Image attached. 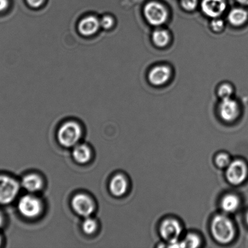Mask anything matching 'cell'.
Listing matches in <instances>:
<instances>
[{
    "label": "cell",
    "instance_id": "6da1fadb",
    "mask_svg": "<svg viewBox=\"0 0 248 248\" xmlns=\"http://www.w3.org/2000/svg\"><path fill=\"white\" fill-rule=\"evenodd\" d=\"M211 232L215 239L220 244H229L234 239V224L227 216H216L211 223Z\"/></svg>",
    "mask_w": 248,
    "mask_h": 248
},
{
    "label": "cell",
    "instance_id": "7a4b0ae2",
    "mask_svg": "<svg viewBox=\"0 0 248 248\" xmlns=\"http://www.w3.org/2000/svg\"><path fill=\"white\" fill-rule=\"evenodd\" d=\"M82 136V130L79 124L75 121H68L60 126L57 139L63 147L69 148L76 145Z\"/></svg>",
    "mask_w": 248,
    "mask_h": 248
},
{
    "label": "cell",
    "instance_id": "3957f363",
    "mask_svg": "<svg viewBox=\"0 0 248 248\" xmlns=\"http://www.w3.org/2000/svg\"><path fill=\"white\" fill-rule=\"evenodd\" d=\"M144 15L147 21L152 26H161L166 23L168 12L164 5L155 1L148 2L144 7Z\"/></svg>",
    "mask_w": 248,
    "mask_h": 248
},
{
    "label": "cell",
    "instance_id": "277c9868",
    "mask_svg": "<svg viewBox=\"0 0 248 248\" xmlns=\"http://www.w3.org/2000/svg\"><path fill=\"white\" fill-rule=\"evenodd\" d=\"M19 191V184L16 179L0 175V204L11 203L18 195Z\"/></svg>",
    "mask_w": 248,
    "mask_h": 248
},
{
    "label": "cell",
    "instance_id": "5b68a950",
    "mask_svg": "<svg viewBox=\"0 0 248 248\" xmlns=\"http://www.w3.org/2000/svg\"><path fill=\"white\" fill-rule=\"evenodd\" d=\"M18 211L24 217L34 218L37 217L43 210L41 201L35 196L26 195L20 199L18 205Z\"/></svg>",
    "mask_w": 248,
    "mask_h": 248
},
{
    "label": "cell",
    "instance_id": "8992f818",
    "mask_svg": "<svg viewBox=\"0 0 248 248\" xmlns=\"http://www.w3.org/2000/svg\"><path fill=\"white\" fill-rule=\"evenodd\" d=\"M182 231L181 224L178 221L173 218H167L164 220L160 226V234L170 245L179 242Z\"/></svg>",
    "mask_w": 248,
    "mask_h": 248
},
{
    "label": "cell",
    "instance_id": "52a82bcc",
    "mask_svg": "<svg viewBox=\"0 0 248 248\" xmlns=\"http://www.w3.org/2000/svg\"><path fill=\"white\" fill-rule=\"evenodd\" d=\"M71 205L75 212L84 217H89L95 210L93 201L85 194H78L74 196Z\"/></svg>",
    "mask_w": 248,
    "mask_h": 248
},
{
    "label": "cell",
    "instance_id": "ba28073f",
    "mask_svg": "<svg viewBox=\"0 0 248 248\" xmlns=\"http://www.w3.org/2000/svg\"><path fill=\"white\" fill-rule=\"evenodd\" d=\"M248 176L247 165L242 160H236L231 162L228 167L227 177L232 185L238 186L243 183Z\"/></svg>",
    "mask_w": 248,
    "mask_h": 248
},
{
    "label": "cell",
    "instance_id": "9c48e42d",
    "mask_svg": "<svg viewBox=\"0 0 248 248\" xmlns=\"http://www.w3.org/2000/svg\"><path fill=\"white\" fill-rule=\"evenodd\" d=\"M219 115L226 122H232L238 118L240 108L237 101L231 98L223 99L218 108Z\"/></svg>",
    "mask_w": 248,
    "mask_h": 248
},
{
    "label": "cell",
    "instance_id": "30bf717a",
    "mask_svg": "<svg viewBox=\"0 0 248 248\" xmlns=\"http://www.w3.org/2000/svg\"><path fill=\"white\" fill-rule=\"evenodd\" d=\"M171 77V70L166 65H157L152 68L148 74L150 83L155 86H163L169 81Z\"/></svg>",
    "mask_w": 248,
    "mask_h": 248
},
{
    "label": "cell",
    "instance_id": "8fae6325",
    "mask_svg": "<svg viewBox=\"0 0 248 248\" xmlns=\"http://www.w3.org/2000/svg\"><path fill=\"white\" fill-rule=\"evenodd\" d=\"M201 11L206 16L216 18L222 16L227 9L225 0H203Z\"/></svg>",
    "mask_w": 248,
    "mask_h": 248
},
{
    "label": "cell",
    "instance_id": "7c38bea8",
    "mask_svg": "<svg viewBox=\"0 0 248 248\" xmlns=\"http://www.w3.org/2000/svg\"><path fill=\"white\" fill-rule=\"evenodd\" d=\"M101 28L99 19L96 16H89L84 17L79 22L78 30L81 35L91 36L98 32Z\"/></svg>",
    "mask_w": 248,
    "mask_h": 248
},
{
    "label": "cell",
    "instance_id": "4fadbf2b",
    "mask_svg": "<svg viewBox=\"0 0 248 248\" xmlns=\"http://www.w3.org/2000/svg\"><path fill=\"white\" fill-rule=\"evenodd\" d=\"M128 181L123 175L116 174L111 179L109 184V190L113 196L121 197L127 191Z\"/></svg>",
    "mask_w": 248,
    "mask_h": 248
},
{
    "label": "cell",
    "instance_id": "5bb4252c",
    "mask_svg": "<svg viewBox=\"0 0 248 248\" xmlns=\"http://www.w3.org/2000/svg\"><path fill=\"white\" fill-rule=\"evenodd\" d=\"M21 185L26 190L35 193L43 188V180L37 174H29L23 177Z\"/></svg>",
    "mask_w": 248,
    "mask_h": 248
},
{
    "label": "cell",
    "instance_id": "9a60e30c",
    "mask_svg": "<svg viewBox=\"0 0 248 248\" xmlns=\"http://www.w3.org/2000/svg\"><path fill=\"white\" fill-rule=\"evenodd\" d=\"M73 157L80 164H87L92 157V153L88 146L85 144L76 145L72 152Z\"/></svg>",
    "mask_w": 248,
    "mask_h": 248
},
{
    "label": "cell",
    "instance_id": "2e32d148",
    "mask_svg": "<svg viewBox=\"0 0 248 248\" xmlns=\"http://www.w3.org/2000/svg\"><path fill=\"white\" fill-rule=\"evenodd\" d=\"M228 18V20L232 25L240 26L247 21L248 14L244 9L241 8L234 9L230 11Z\"/></svg>",
    "mask_w": 248,
    "mask_h": 248
},
{
    "label": "cell",
    "instance_id": "e0dca14e",
    "mask_svg": "<svg viewBox=\"0 0 248 248\" xmlns=\"http://www.w3.org/2000/svg\"><path fill=\"white\" fill-rule=\"evenodd\" d=\"M240 205L239 198L235 194H230L223 198L221 205L225 212L232 213L237 210Z\"/></svg>",
    "mask_w": 248,
    "mask_h": 248
},
{
    "label": "cell",
    "instance_id": "ac0fdd59",
    "mask_svg": "<svg viewBox=\"0 0 248 248\" xmlns=\"http://www.w3.org/2000/svg\"><path fill=\"white\" fill-rule=\"evenodd\" d=\"M152 39L154 45L159 47H166L171 41L168 31L164 29L155 31L152 33Z\"/></svg>",
    "mask_w": 248,
    "mask_h": 248
},
{
    "label": "cell",
    "instance_id": "d6986e66",
    "mask_svg": "<svg viewBox=\"0 0 248 248\" xmlns=\"http://www.w3.org/2000/svg\"><path fill=\"white\" fill-rule=\"evenodd\" d=\"M200 239L198 235L189 234L186 235L185 239L181 242H177L176 244L170 245L173 248H198L200 245Z\"/></svg>",
    "mask_w": 248,
    "mask_h": 248
},
{
    "label": "cell",
    "instance_id": "ffe728a7",
    "mask_svg": "<svg viewBox=\"0 0 248 248\" xmlns=\"http://www.w3.org/2000/svg\"><path fill=\"white\" fill-rule=\"evenodd\" d=\"M97 223L96 221L89 217H86L83 222L82 229L85 234L91 235L96 232Z\"/></svg>",
    "mask_w": 248,
    "mask_h": 248
},
{
    "label": "cell",
    "instance_id": "44dd1931",
    "mask_svg": "<svg viewBox=\"0 0 248 248\" xmlns=\"http://www.w3.org/2000/svg\"><path fill=\"white\" fill-rule=\"evenodd\" d=\"M233 92L234 91H233L232 87L231 85L223 84L218 89V95L222 99L231 98Z\"/></svg>",
    "mask_w": 248,
    "mask_h": 248
},
{
    "label": "cell",
    "instance_id": "7402d4cb",
    "mask_svg": "<svg viewBox=\"0 0 248 248\" xmlns=\"http://www.w3.org/2000/svg\"><path fill=\"white\" fill-rule=\"evenodd\" d=\"M99 22H100L101 28L106 29V30H109L113 28L115 23V20L113 17L109 15L104 16L99 19Z\"/></svg>",
    "mask_w": 248,
    "mask_h": 248
},
{
    "label": "cell",
    "instance_id": "603a6c76",
    "mask_svg": "<svg viewBox=\"0 0 248 248\" xmlns=\"http://www.w3.org/2000/svg\"><path fill=\"white\" fill-rule=\"evenodd\" d=\"M216 164L220 168H225L229 166L231 159L229 155L226 154L218 155L215 159Z\"/></svg>",
    "mask_w": 248,
    "mask_h": 248
},
{
    "label": "cell",
    "instance_id": "cb8c5ba5",
    "mask_svg": "<svg viewBox=\"0 0 248 248\" xmlns=\"http://www.w3.org/2000/svg\"><path fill=\"white\" fill-rule=\"evenodd\" d=\"M182 7L186 11H193L198 4V0H181Z\"/></svg>",
    "mask_w": 248,
    "mask_h": 248
},
{
    "label": "cell",
    "instance_id": "d4e9b609",
    "mask_svg": "<svg viewBox=\"0 0 248 248\" xmlns=\"http://www.w3.org/2000/svg\"><path fill=\"white\" fill-rule=\"evenodd\" d=\"M225 23L222 19H218V18H214L212 22H211V28L213 30L215 31H220L224 29Z\"/></svg>",
    "mask_w": 248,
    "mask_h": 248
},
{
    "label": "cell",
    "instance_id": "484cf974",
    "mask_svg": "<svg viewBox=\"0 0 248 248\" xmlns=\"http://www.w3.org/2000/svg\"><path fill=\"white\" fill-rule=\"evenodd\" d=\"M45 0H26L29 6L34 9L40 7L45 2Z\"/></svg>",
    "mask_w": 248,
    "mask_h": 248
},
{
    "label": "cell",
    "instance_id": "4316f807",
    "mask_svg": "<svg viewBox=\"0 0 248 248\" xmlns=\"http://www.w3.org/2000/svg\"><path fill=\"white\" fill-rule=\"evenodd\" d=\"M9 6V0H0V13L6 11Z\"/></svg>",
    "mask_w": 248,
    "mask_h": 248
},
{
    "label": "cell",
    "instance_id": "83f0119b",
    "mask_svg": "<svg viewBox=\"0 0 248 248\" xmlns=\"http://www.w3.org/2000/svg\"><path fill=\"white\" fill-rule=\"evenodd\" d=\"M4 222V216L0 212V227H1L3 225Z\"/></svg>",
    "mask_w": 248,
    "mask_h": 248
},
{
    "label": "cell",
    "instance_id": "f1b7e54d",
    "mask_svg": "<svg viewBox=\"0 0 248 248\" xmlns=\"http://www.w3.org/2000/svg\"><path fill=\"white\" fill-rule=\"evenodd\" d=\"M237 1L242 5H248V0H237Z\"/></svg>",
    "mask_w": 248,
    "mask_h": 248
},
{
    "label": "cell",
    "instance_id": "f546056e",
    "mask_svg": "<svg viewBox=\"0 0 248 248\" xmlns=\"http://www.w3.org/2000/svg\"><path fill=\"white\" fill-rule=\"evenodd\" d=\"M247 223L248 225V213L247 214Z\"/></svg>",
    "mask_w": 248,
    "mask_h": 248
},
{
    "label": "cell",
    "instance_id": "4dcf8cb0",
    "mask_svg": "<svg viewBox=\"0 0 248 248\" xmlns=\"http://www.w3.org/2000/svg\"><path fill=\"white\" fill-rule=\"evenodd\" d=\"M2 239L1 236H0V245L1 244Z\"/></svg>",
    "mask_w": 248,
    "mask_h": 248
}]
</instances>
